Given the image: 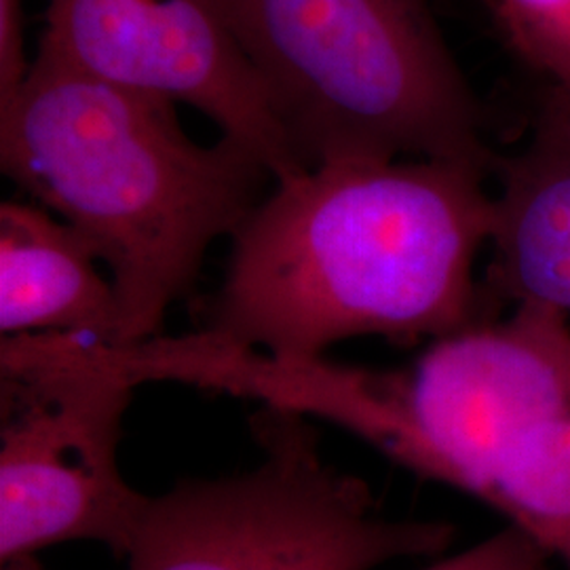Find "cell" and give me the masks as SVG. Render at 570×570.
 I'll list each match as a JSON object with an SVG mask.
<instances>
[{"instance_id": "6da1fadb", "label": "cell", "mask_w": 570, "mask_h": 570, "mask_svg": "<svg viewBox=\"0 0 570 570\" xmlns=\"http://www.w3.org/2000/svg\"><path fill=\"white\" fill-rule=\"evenodd\" d=\"M492 174L397 159L308 167L275 183L233 235L209 326L284 357L360 336L442 338L475 324Z\"/></svg>"}, {"instance_id": "7a4b0ae2", "label": "cell", "mask_w": 570, "mask_h": 570, "mask_svg": "<svg viewBox=\"0 0 570 570\" xmlns=\"http://www.w3.org/2000/svg\"><path fill=\"white\" fill-rule=\"evenodd\" d=\"M176 108L41 47L0 106L2 174L75 228L110 271L117 343L157 336L207 249L233 237L275 183L245 144L195 142Z\"/></svg>"}, {"instance_id": "3957f363", "label": "cell", "mask_w": 570, "mask_h": 570, "mask_svg": "<svg viewBox=\"0 0 570 570\" xmlns=\"http://www.w3.org/2000/svg\"><path fill=\"white\" fill-rule=\"evenodd\" d=\"M298 161L435 159L492 174L484 108L429 0H209Z\"/></svg>"}, {"instance_id": "277c9868", "label": "cell", "mask_w": 570, "mask_h": 570, "mask_svg": "<svg viewBox=\"0 0 570 570\" xmlns=\"http://www.w3.org/2000/svg\"><path fill=\"white\" fill-rule=\"evenodd\" d=\"M252 429L256 468L150 497L127 570H376L452 546L449 522L391 518L332 468L303 416L263 407Z\"/></svg>"}, {"instance_id": "5b68a950", "label": "cell", "mask_w": 570, "mask_h": 570, "mask_svg": "<svg viewBox=\"0 0 570 570\" xmlns=\"http://www.w3.org/2000/svg\"><path fill=\"white\" fill-rule=\"evenodd\" d=\"M570 421V320L515 305L475 322L406 367H366L351 433L416 475L482 501L524 440Z\"/></svg>"}, {"instance_id": "8992f818", "label": "cell", "mask_w": 570, "mask_h": 570, "mask_svg": "<svg viewBox=\"0 0 570 570\" xmlns=\"http://www.w3.org/2000/svg\"><path fill=\"white\" fill-rule=\"evenodd\" d=\"M136 387L61 355L47 336L0 343V560L72 541L125 558L150 497L119 468Z\"/></svg>"}, {"instance_id": "52a82bcc", "label": "cell", "mask_w": 570, "mask_h": 570, "mask_svg": "<svg viewBox=\"0 0 570 570\" xmlns=\"http://www.w3.org/2000/svg\"><path fill=\"white\" fill-rule=\"evenodd\" d=\"M39 47L89 77L199 110L275 183L306 169L209 0H47Z\"/></svg>"}, {"instance_id": "ba28073f", "label": "cell", "mask_w": 570, "mask_h": 570, "mask_svg": "<svg viewBox=\"0 0 570 570\" xmlns=\"http://www.w3.org/2000/svg\"><path fill=\"white\" fill-rule=\"evenodd\" d=\"M492 176L490 287L513 305L570 320V112L551 100L520 150Z\"/></svg>"}, {"instance_id": "9c48e42d", "label": "cell", "mask_w": 570, "mask_h": 570, "mask_svg": "<svg viewBox=\"0 0 570 570\" xmlns=\"http://www.w3.org/2000/svg\"><path fill=\"white\" fill-rule=\"evenodd\" d=\"M81 235L39 204L0 205V332L117 343L112 279Z\"/></svg>"}, {"instance_id": "30bf717a", "label": "cell", "mask_w": 570, "mask_h": 570, "mask_svg": "<svg viewBox=\"0 0 570 570\" xmlns=\"http://www.w3.org/2000/svg\"><path fill=\"white\" fill-rule=\"evenodd\" d=\"M482 503L570 570V421L511 450L492 471Z\"/></svg>"}, {"instance_id": "8fae6325", "label": "cell", "mask_w": 570, "mask_h": 570, "mask_svg": "<svg viewBox=\"0 0 570 570\" xmlns=\"http://www.w3.org/2000/svg\"><path fill=\"white\" fill-rule=\"evenodd\" d=\"M511 49L551 82L570 112V0H492Z\"/></svg>"}, {"instance_id": "7c38bea8", "label": "cell", "mask_w": 570, "mask_h": 570, "mask_svg": "<svg viewBox=\"0 0 570 570\" xmlns=\"http://www.w3.org/2000/svg\"><path fill=\"white\" fill-rule=\"evenodd\" d=\"M550 560L529 534L510 524L468 550L435 560L423 570H548Z\"/></svg>"}, {"instance_id": "4fadbf2b", "label": "cell", "mask_w": 570, "mask_h": 570, "mask_svg": "<svg viewBox=\"0 0 570 570\" xmlns=\"http://www.w3.org/2000/svg\"><path fill=\"white\" fill-rule=\"evenodd\" d=\"M30 61L23 39V0H0V104L13 98Z\"/></svg>"}, {"instance_id": "5bb4252c", "label": "cell", "mask_w": 570, "mask_h": 570, "mask_svg": "<svg viewBox=\"0 0 570 570\" xmlns=\"http://www.w3.org/2000/svg\"><path fill=\"white\" fill-rule=\"evenodd\" d=\"M4 570H41L37 564H32L30 558H23V560H16V562H9L4 564Z\"/></svg>"}]
</instances>
